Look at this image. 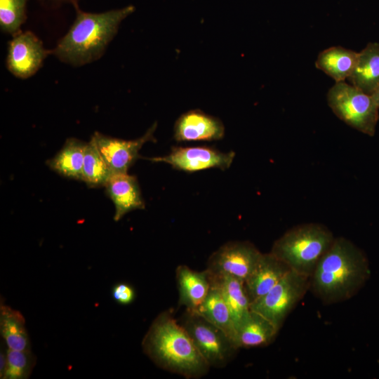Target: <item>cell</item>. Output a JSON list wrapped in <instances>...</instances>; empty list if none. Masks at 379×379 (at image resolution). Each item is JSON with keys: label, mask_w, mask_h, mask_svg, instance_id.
Returning a JSON list of instances; mask_svg holds the SVG:
<instances>
[{"label": "cell", "mask_w": 379, "mask_h": 379, "mask_svg": "<svg viewBox=\"0 0 379 379\" xmlns=\"http://www.w3.org/2000/svg\"><path fill=\"white\" fill-rule=\"evenodd\" d=\"M180 324L210 367L225 366L239 349L223 330L196 312L185 310Z\"/></svg>", "instance_id": "cell-6"}, {"label": "cell", "mask_w": 379, "mask_h": 379, "mask_svg": "<svg viewBox=\"0 0 379 379\" xmlns=\"http://www.w3.org/2000/svg\"><path fill=\"white\" fill-rule=\"evenodd\" d=\"M290 270L270 252L262 253L256 267L244 281L251 304L269 292Z\"/></svg>", "instance_id": "cell-14"}, {"label": "cell", "mask_w": 379, "mask_h": 379, "mask_svg": "<svg viewBox=\"0 0 379 379\" xmlns=\"http://www.w3.org/2000/svg\"><path fill=\"white\" fill-rule=\"evenodd\" d=\"M334 239L332 232L324 225H300L277 239L270 253L291 270L310 278Z\"/></svg>", "instance_id": "cell-4"}, {"label": "cell", "mask_w": 379, "mask_h": 379, "mask_svg": "<svg viewBox=\"0 0 379 379\" xmlns=\"http://www.w3.org/2000/svg\"><path fill=\"white\" fill-rule=\"evenodd\" d=\"M359 53L342 46H331L321 51L315 66L328 75L335 83L345 81L357 62Z\"/></svg>", "instance_id": "cell-18"}, {"label": "cell", "mask_w": 379, "mask_h": 379, "mask_svg": "<svg viewBox=\"0 0 379 379\" xmlns=\"http://www.w3.org/2000/svg\"><path fill=\"white\" fill-rule=\"evenodd\" d=\"M86 143L68 138L58 154L47 161L48 166L58 173L82 180L84 151Z\"/></svg>", "instance_id": "cell-20"}, {"label": "cell", "mask_w": 379, "mask_h": 379, "mask_svg": "<svg viewBox=\"0 0 379 379\" xmlns=\"http://www.w3.org/2000/svg\"><path fill=\"white\" fill-rule=\"evenodd\" d=\"M211 283L207 296L194 312L223 330L234 343L236 329L230 310L220 288Z\"/></svg>", "instance_id": "cell-21"}, {"label": "cell", "mask_w": 379, "mask_h": 379, "mask_svg": "<svg viewBox=\"0 0 379 379\" xmlns=\"http://www.w3.org/2000/svg\"><path fill=\"white\" fill-rule=\"evenodd\" d=\"M112 296L118 304L127 305L131 304L135 298L134 288L128 283L119 282L112 288Z\"/></svg>", "instance_id": "cell-26"}, {"label": "cell", "mask_w": 379, "mask_h": 379, "mask_svg": "<svg viewBox=\"0 0 379 379\" xmlns=\"http://www.w3.org/2000/svg\"><path fill=\"white\" fill-rule=\"evenodd\" d=\"M143 352L159 368L188 379L200 378L210 366L171 311L159 314L142 341Z\"/></svg>", "instance_id": "cell-2"}, {"label": "cell", "mask_w": 379, "mask_h": 379, "mask_svg": "<svg viewBox=\"0 0 379 379\" xmlns=\"http://www.w3.org/2000/svg\"><path fill=\"white\" fill-rule=\"evenodd\" d=\"M349 84L371 94L379 85V43L371 42L359 53Z\"/></svg>", "instance_id": "cell-19"}, {"label": "cell", "mask_w": 379, "mask_h": 379, "mask_svg": "<svg viewBox=\"0 0 379 379\" xmlns=\"http://www.w3.org/2000/svg\"><path fill=\"white\" fill-rule=\"evenodd\" d=\"M234 157L233 151L223 152L208 146H178L173 147L167 155L145 159L168 164L178 171L194 173L210 168L225 171L230 167Z\"/></svg>", "instance_id": "cell-9"}, {"label": "cell", "mask_w": 379, "mask_h": 379, "mask_svg": "<svg viewBox=\"0 0 379 379\" xmlns=\"http://www.w3.org/2000/svg\"><path fill=\"white\" fill-rule=\"evenodd\" d=\"M6 364V354L1 352L0 354V378H2Z\"/></svg>", "instance_id": "cell-27"}, {"label": "cell", "mask_w": 379, "mask_h": 379, "mask_svg": "<svg viewBox=\"0 0 379 379\" xmlns=\"http://www.w3.org/2000/svg\"><path fill=\"white\" fill-rule=\"evenodd\" d=\"M157 127V123L154 122L142 136L135 140L112 138L99 132H95L91 139L113 174L126 173L140 157L139 151L144 144L155 141L154 134Z\"/></svg>", "instance_id": "cell-10"}, {"label": "cell", "mask_w": 379, "mask_h": 379, "mask_svg": "<svg viewBox=\"0 0 379 379\" xmlns=\"http://www.w3.org/2000/svg\"><path fill=\"white\" fill-rule=\"evenodd\" d=\"M49 53L33 32H20L8 43L6 66L15 77L27 79L41 67Z\"/></svg>", "instance_id": "cell-11"}, {"label": "cell", "mask_w": 379, "mask_h": 379, "mask_svg": "<svg viewBox=\"0 0 379 379\" xmlns=\"http://www.w3.org/2000/svg\"><path fill=\"white\" fill-rule=\"evenodd\" d=\"M208 274L211 281L220 288L237 330L251 312V301L244 281L227 274Z\"/></svg>", "instance_id": "cell-16"}, {"label": "cell", "mask_w": 379, "mask_h": 379, "mask_svg": "<svg viewBox=\"0 0 379 379\" xmlns=\"http://www.w3.org/2000/svg\"><path fill=\"white\" fill-rule=\"evenodd\" d=\"M309 288V277L290 270L269 292L251 302V310L268 319L279 330Z\"/></svg>", "instance_id": "cell-7"}, {"label": "cell", "mask_w": 379, "mask_h": 379, "mask_svg": "<svg viewBox=\"0 0 379 379\" xmlns=\"http://www.w3.org/2000/svg\"><path fill=\"white\" fill-rule=\"evenodd\" d=\"M6 364L1 378L27 379L36 364V357L30 350L7 349Z\"/></svg>", "instance_id": "cell-24"}, {"label": "cell", "mask_w": 379, "mask_h": 379, "mask_svg": "<svg viewBox=\"0 0 379 379\" xmlns=\"http://www.w3.org/2000/svg\"><path fill=\"white\" fill-rule=\"evenodd\" d=\"M0 333L8 349L30 350L25 317L20 311L4 304L0 307Z\"/></svg>", "instance_id": "cell-22"}, {"label": "cell", "mask_w": 379, "mask_h": 379, "mask_svg": "<svg viewBox=\"0 0 379 379\" xmlns=\"http://www.w3.org/2000/svg\"><path fill=\"white\" fill-rule=\"evenodd\" d=\"M371 95L373 97V100H375L376 105L379 107V85L377 86V88L373 91V92Z\"/></svg>", "instance_id": "cell-28"}, {"label": "cell", "mask_w": 379, "mask_h": 379, "mask_svg": "<svg viewBox=\"0 0 379 379\" xmlns=\"http://www.w3.org/2000/svg\"><path fill=\"white\" fill-rule=\"evenodd\" d=\"M113 175L92 139L86 143L82 180L92 187L105 186Z\"/></svg>", "instance_id": "cell-23"}, {"label": "cell", "mask_w": 379, "mask_h": 379, "mask_svg": "<svg viewBox=\"0 0 379 379\" xmlns=\"http://www.w3.org/2000/svg\"><path fill=\"white\" fill-rule=\"evenodd\" d=\"M262 254L249 241H229L210 255L206 270L211 274H227L245 281L256 267Z\"/></svg>", "instance_id": "cell-8"}, {"label": "cell", "mask_w": 379, "mask_h": 379, "mask_svg": "<svg viewBox=\"0 0 379 379\" xmlns=\"http://www.w3.org/2000/svg\"><path fill=\"white\" fill-rule=\"evenodd\" d=\"M279 330L268 319L252 310L236 330L234 343L239 348L265 346Z\"/></svg>", "instance_id": "cell-17"}, {"label": "cell", "mask_w": 379, "mask_h": 379, "mask_svg": "<svg viewBox=\"0 0 379 379\" xmlns=\"http://www.w3.org/2000/svg\"><path fill=\"white\" fill-rule=\"evenodd\" d=\"M55 1H65L69 2L74 4V6L77 5L78 0H52Z\"/></svg>", "instance_id": "cell-29"}, {"label": "cell", "mask_w": 379, "mask_h": 379, "mask_svg": "<svg viewBox=\"0 0 379 379\" xmlns=\"http://www.w3.org/2000/svg\"><path fill=\"white\" fill-rule=\"evenodd\" d=\"M225 126L222 121L201 109H191L181 114L173 126L177 142L214 141L223 138Z\"/></svg>", "instance_id": "cell-12"}, {"label": "cell", "mask_w": 379, "mask_h": 379, "mask_svg": "<svg viewBox=\"0 0 379 379\" xmlns=\"http://www.w3.org/2000/svg\"><path fill=\"white\" fill-rule=\"evenodd\" d=\"M327 102L335 116L346 124L369 136L374 135L379 107L371 95L340 81L328 90Z\"/></svg>", "instance_id": "cell-5"}, {"label": "cell", "mask_w": 379, "mask_h": 379, "mask_svg": "<svg viewBox=\"0 0 379 379\" xmlns=\"http://www.w3.org/2000/svg\"><path fill=\"white\" fill-rule=\"evenodd\" d=\"M27 0H0V27L3 32L14 36L21 32L25 22Z\"/></svg>", "instance_id": "cell-25"}, {"label": "cell", "mask_w": 379, "mask_h": 379, "mask_svg": "<svg viewBox=\"0 0 379 379\" xmlns=\"http://www.w3.org/2000/svg\"><path fill=\"white\" fill-rule=\"evenodd\" d=\"M178 304L185 310L196 311L205 300L211 283L208 272H197L180 265L175 270Z\"/></svg>", "instance_id": "cell-15"}, {"label": "cell", "mask_w": 379, "mask_h": 379, "mask_svg": "<svg viewBox=\"0 0 379 379\" xmlns=\"http://www.w3.org/2000/svg\"><path fill=\"white\" fill-rule=\"evenodd\" d=\"M105 187L114 205L115 221L131 211L145 208V201L135 176L127 173L113 174Z\"/></svg>", "instance_id": "cell-13"}, {"label": "cell", "mask_w": 379, "mask_h": 379, "mask_svg": "<svg viewBox=\"0 0 379 379\" xmlns=\"http://www.w3.org/2000/svg\"><path fill=\"white\" fill-rule=\"evenodd\" d=\"M370 275L364 253L345 237H337L310 277V289L326 304L352 297Z\"/></svg>", "instance_id": "cell-1"}, {"label": "cell", "mask_w": 379, "mask_h": 379, "mask_svg": "<svg viewBox=\"0 0 379 379\" xmlns=\"http://www.w3.org/2000/svg\"><path fill=\"white\" fill-rule=\"evenodd\" d=\"M76 18L51 53L67 64L78 67L98 60L117 34L119 25L135 8L133 5L102 13L84 12L74 6Z\"/></svg>", "instance_id": "cell-3"}]
</instances>
